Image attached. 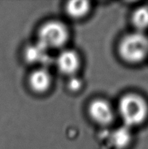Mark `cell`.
<instances>
[{
    "label": "cell",
    "mask_w": 148,
    "mask_h": 149,
    "mask_svg": "<svg viewBox=\"0 0 148 149\" xmlns=\"http://www.w3.org/2000/svg\"><path fill=\"white\" fill-rule=\"evenodd\" d=\"M89 116L93 122L100 126H109L115 119V108L104 98H95L88 106Z\"/></svg>",
    "instance_id": "4"
},
{
    "label": "cell",
    "mask_w": 148,
    "mask_h": 149,
    "mask_svg": "<svg viewBox=\"0 0 148 149\" xmlns=\"http://www.w3.org/2000/svg\"><path fill=\"white\" fill-rule=\"evenodd\" d=\"M28 84L34 93L43 94L50 89L52 77L47 68L39 67L31 72L28 77Z\"/></svg>",
    "instance_id": "6"
},
{
    "label": "cell",
    "mask_w": 148,
    "mask_h": 149,
    "mask_svg": "<svg viewBox=\"0 0 148 149\" xmlns=\"http://www.w3.org/2000/svg\"><path fill=\"white\" fill-rule=\"evenodd\" d=\"M82 84V81L78 77H77L76 75H75L70 77L68 86L69 90H71L72 92H77L81 90Z\"/></svg>",
    "instance_id": "11"
},
{
    "label": "cell",
    "mask_w": 148,
    "mask_h": 149,
    "mask_svg": "<svg viewBox=\"0 0 148 149\" xmlns=\"http://www.w3.org/2000/svg\"><path fill=\"white\" fill-rule=\"evenodd\" d=\"M70 38L68 28L64 23L52 20L45 22L39 29L37 42L49 51L64 49Z\"/></svg>",
    "instance_id": "3"
},
{
    "label": "cell",
    "mask_w": 148,
    "mask_h": 149,
    "mask_svg": "<svg viewBox=\"0 0 148 149\" xmlns=\"http://www.w3.org/2000/svg\"><path fill=\"white\" fill-rule=\"evenodd\" d=\"M118 52L127 63H140L148 55V37L137 31L127 33L119 42Z\"/></svg>",
    "instance_id": "2"
},
{
    "label": "cell",
    "mask_w": 148,
    "mask_h": 149,
    "mask_svg": "<svg viewBox=\"0 0 148 149\" xmlns=\"http://www.w3.org/2000/svg\"><path fill=\"white\" fill-rule=\"evenodd\" d=\"M91 9V2L84 0H75L66 3L65 12L71 18L79 20L89 15Z\"/></svg>",
    "instance_id": "9"
},
{
    "label": "cell",
    "mask_w": 148,
    "mask_h": 149,
    "mask_svg": "<svg viewBox=\"0 0 148 149\" xmlns=\"http://www.w3.org/2000/svg\"><path fill=\"white\" fill-rule=\"evenodd\" d=\"M132 129L125 125L117 127L110 135V142L115 149H125L131 144L133 138Z\"/></svg>",
    "instance_id": "8"
},
{
    "label": "cell",
    "mask_w": 148,
    "mask_h": 149,
    "mask_svg": "<svg viewBox=\"0 0 148 149\" xmlns=\"http://www.w3.org/2000/svg\"><path fill=\"white\" fill-rule=\"evenodd\" d=\"M123 125L131 129L142 125L148 116V104L139 94L129 93L122 96L116 108Z\"/></svg>",
    "instance_id": "1"
},
{
    "label": "cell",
    "mask_w": 148,
    "mask_h": 149,
    "mask_svg": "<svg viewBox=\"0 0 148 149\" xmlns=\"http://www.w3.org/2000/svg\"><path fill=\"white\" fill-rule=\"evenodd\" d=\"M24 58L28 63L38 64L40 67H46L49 63V51L36 41L26 47L24 52Z\"/></svg>",
    "instance_id": "7"
},
{
    "label": "cell",
    "mask_w": 148,
    "mask_h": 149,
    "mask_svg": "<svg viewBox=\"0 0 148 149\" xmlns=\"http://www.w3.org/2000/svg\"><path fill=\"white\" fill-rule=\"evenodd\" d=\"M55 65L61 74L73 77L76 75L81 67V57L73 49H62L55 58Z\"/></svg>",
    "instance_id": "5"
},
{
    "label": "cell",
    "mask_w": 148,
    "mask_h": 149,
    "mask_svg": "<svg viewBox=\"0 0 148 149\" xmlns=\"http://www.w3.org/2000/svg\"><path fill=\"white\" fill-rule=\"evenodd\" d=\"M131 23L136 31L143 32L148 28V7L142 6L133 11Z\"/></svg>",
    "instance_id": "10"
}]
</instances>
